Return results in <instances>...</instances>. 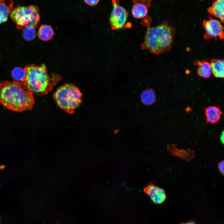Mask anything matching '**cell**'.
I'll use <instances>...</instances> for the list:
<instances>
[{"instance_id": "44dd1931", "label": "cell", "mask_w": 224, "mask_h": 224, "mask_svg": "<svg viewBox=\"0 0 224 224\" xmlns=\"http://www.w3.org/2000/svg\"><path fill=\"white\" fill-rule=\"evenodd\" d=\"M224 131H223L220 137V140L223 144H224Z\"/></svg>"}, {"instance_id": "52a82bcc", "label": "cell", "mask_w": 224, "mask_h": 224, "mask_svg": "<svg viewBox=\"0 0 224 224\" xmlns=\"http://www.w3.org/2000/svg\"><path fill=\"white\" fill-rule=\"evenodd\" d=\"M203 27L205 30L204 38L206 40L219 38L222 40L224 38V26L218 20L211 18L204 20Z\"/></svg>"}, {"instance_id": "4fadbf2b", "label": "cell", "mask_w": 224, "mask_h": 224, "mask_svg": "<svg viewBox=\"0 0 224 224\" xmlns=\"http://www.w3.org/2000/svg\"><path fill=\"white\" fill-rule=\"evenodd\" d=\"M196 62L198 66L197 70L198 75L205 78H209L212 73L210 63L206 60Z\"/></svg>"}, {"instance_id": "e0dca14e", "label": "cell", "mask_w": 224, "mask_h": 224, "mask_svg": "<svg viewBox=\"0 0 224 224\" xmlns=\"http://www.w3.org/2000/svg\"><path fill=\"white\" fill-rule=\"evenodd\" d=\"M11 75L14 81L20 83L25 79L26 72L24 68L20 67H16L12 70Z\"/></svg>"}, {"instance_id": "6da1fadb", "label": "cell", "mask_w": 224, "mask_h": 224, "mask_svg": "<svg viewBox=\"0 0 224 224\" xmlns=\"http://www.w3.org/2000/svg\"><path fill=\"white\" fill-rule=\"evenodd\" d=\"M34 103L33 94L24 89L20 82H0V104L5 108L21 112L31 110Z\"/></svg>"}, {"instance_id": "277c9868", "label": "cell", "mask_w": 224, "mask_h": 224, "mask_svg": "<svg viewBox=\"0 0 224 224\" xmlns=\"http://www.w3.org/2000/svg\"><path fill=\"white\" fill-rule=\"evenodd\" d=\"M54 98L57 105L61 109L72 114L82 103V95L75 85L68 83L58 89L54 94Z\"/></svg>"}, {"instance_id": "30bf717a", "label": "cell", "mask_w": 224, "mask_h": 224, "mask_svg": "<svg viewBox=\"0 0 224 224\" xmlns=\"http://www.w3.org/2000/svg\"><path fill=\"white\" fill-rule=\"evenodd\" d=\"M13 5L12 0H0V24L7 21Z\"/></svg>"}, {"instance_id": "7402d4cb", "label": "cell", "mask_w": 224, "mask_h": 224, "mask_svg": "<svg viewBox=\"0 0 224 224\" xmlns=\"http://www.w3.org/2000/svg\"><path fill=\"white\" fill-rule=\"evenodd\" d=\"M180 224H197L194 221H191L186 222H182Z\"/></svg>"}, {"instance_id": "ac0fdd59", "label": "cell", "mask_w": 224, "mask_h": 224, "mask_svg": "<svg viewBox=\"0 0 224 224\" xmlns=\"http://www.w3.org/2000/svg\"><path fill=\"white\" fill-rule=\"evenodd\" d=\"M22 35L23 38L26 40H33L36 36V31L35 28L28 27L23 28L22 30Z\"/></svg>"}, {"instance_id": "d6986e66", "label": "cell", "mask_w": 224, "mask_h": 224, "mask_svg": "<svg viewBox=\"0 0 224 224\" xmlns=\"http://www.w3.org/2000/svg\"><path fill=\"white\" fill-rule=\"evenodd\" d=\"M99 1L100 0H84L86 3L91 6L96 5L98 4Z\"/></svg>"}, {"instance_id": "7a4b0ae2", "label": "cell", "mask_w": 224, "mask_h": 224, "mask_svg": "<svg viewBox=\"0 0 224 224\" xmlns=\"http://www.w3.org/2000/svg\"><path fill=\"white\" fill-rule=\"evenodd\" d=\"M24 69L25 77L20 84L24 89L37 95L47 94L61 78L56 75L50 76L44 65H29Z\"/></svg>"}, {"instance_id": "2e32d148", "label": "cell", "mask_w": 224, "mask_h": 224, "mask_svg": "<svg viewBox=\"0 0 224 224\" xmlns=\"http://www.w3.org/2000/svg\"><path fill=\"white\" fill-rule=\"evenodd\" d=\"M141 99L142 102L146 105H150L156 101V94L152 89H147L144 91L141 95Z\"/></svg>"}, {"instance_id": "5b68a950", "label": "cell", "mask_w": 224, "mask_h": 224, "mask_svg": "<svg viewBox=\"0 0 224 224\" xmlns=\"http://www.w3.org/2000/svg\"><path fill=\"white\" fill-rule=\"evenodd\" d=\"M39 12V8L35 6H18L12 10L10 16L18 29L28 27L36 28L40 21Z\"/></svg>"}, {"instance_id": "cb8c5ba5", "label": "cell", "mask_w": 224, "mask_h": 224, "mask_svg": "<svg viewBox=\"0 0 224 224\" xmlns=\"http://www.w3.org/2000/svg\"></svg>"}, {"instance_id": "7c38bea8", "label": "cell", "mask_w": 224, "mask_h": 224, "mask_svg": "<svg viewBox=\"0 0 224 224\" xmlns=\"http://www.w3.org/2000/svg\"><path fill=\"white\" fill-rule=\"evenodd\" d=\"M210 64L212 72L215 77L223 78L224 77V64L223 60L217 58L211 60Z\"/></svg>"}, {"instance_id": "603a6c76", "label": "cell", "mask_w": 224, "mask_h": 224, "mask_svg": "<svg viewBox=\"0 0 224 224\" xmlns=\"http://www.w3.org/2000/svg\"><path fill=\"white\" fill-rule=\"evenodd\" d=\"M1 218L0 217V224L1 223Z\"/></svg>"}, {"instance_id": "8fae6325", "label": "cell", "mask_w": 224, "mask_h": 224, "mask_svg": "<svg viewBox=\"0 0 224 224\" xmlns=\"http://www.w3.org/2000/svg\"><path fill=\"white\" fill-rule=\"evenodd\" d=\"M208 11L212 15L219 18L223 23L224 0H216L212 6L208 8Z\"/></svg>"}, {"instance_id": "3957f363", "label": "cell", "mask_w": 224, "mask_h": 224, "mask_svg": "<svg viewBox=\"0 0 224 224\" xmlns=\"http://www.w3.org/2000/svg\"><path fill=\"white\" fill-rule=\"evenodd\" d=\"M175 33L174 28L165 21L147 28L142 45V49L156 54L169 51L171 49Z\"/></svg>"}, {"instance_id": "d4e9b609", "label": "cell", "mask_w": 224, "mask_h": 224, "mask_svg": "<svg viewBox=\"0 0 224 224\" xmlns=\"http://www.w3.org/2000/svg\"></svg>"}, {"instance_id": "ba28073f", "label": "cell", "mask_w": 224, "mask_h": 224, "mask_svg": "<svg viewBox=\"0 0 224 224\" xmlns=\"http://www.w3.org/2000/svg\"><path fill=\"white\" fill-rule=\"evenodd\" d=\"M143 191L149 196L152 201L157 205L163 203L167 198L164 189L152 184H150L145 187Z\"/></svg>"}, {"instance_id": "ffe728a7", "label": "cell", "mask_w": 224, "mask_h": 224, "mask_svg": "<svg viewBox=\"0 0 224 224\" xmlns=\"http://www.w3.org/2000/svg\"><path fill=\"white\" fill-rule=\"evenodd\" d=\"M224 161H222L220 162L218 164V166L220 172L223 175H224Z\"/></svg>"}, {"instance_id": "9c48e42d", "label": "cell", "mask_w": 224, "mask_h": 224, "mask_svg": "<svg viewBox=\"0 0 224 224\" xmlns=\"http://www.w3.org/2000/svg\"><path fill=\"white\" fill-rule=\"evenodd\" d=\"M206 124L208 123L214 125L221 119L223 114L220 107L214 105L210 106L204 109Z\"/></svg>"}, {"instance_id": "9a60e30c", "label": "cell", "mask_w": 224, "mask_h": 224, "mask_svg": "<svg viewBox=\"0 0 224 224\" xmlns=\"http://www.w3.org/2000/svg\"><path fill=\"white\" fill-rule=\"evenodd\" d=\"M148 10L146 5L141 3H137L133 6L132 13L133 16L137 19L145 17L147 13Z\"/></svg>"}, {"instance_id": "8992f818", "label": "cell", "mask_w": 224, "mask_h": 224, "mask_svg": "<svg viewBox=\"0 0 224 224\" xmlns=\"http://www.w3.org/2000/svg\"><path fill=\"white\" fill-rule=\"evenodd\" d=\"M113 8L110 18V24L113 30L122 29L126 25L128 12L119 4L118 0H112Z\"/></svg>"}, {"instance_id": "5bb4252c", "label": "cell", "mask_w": 224, "mask_h": 224, "mask_svg": "<svg viewBox=\"0 0 224 224\" xmlns=\"http://www.w3.org/2000/svg\"><path fill=\"white\" fill-rule=\"evenodd\" d=\"M54 34L52 27L47 25H41L39 29L38 34L39 39L44 41L51 40Z\"/></svg>"}]
</instances>
